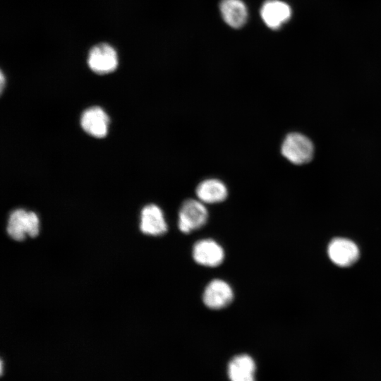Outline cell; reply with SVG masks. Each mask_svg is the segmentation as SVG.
Instances as JSON below:
<instances>
[{
    "label": "cell",
    "instance_id": "cell-1",
    "mask_svg": "<svg viewBox=\"0 0 381 381\" xmlns=\"http://www.w3.org/2000/svg\"><path fill=\"white\" fill-rule=\"evenodd\" d=\"M281 153L289 162L302 165L311 161L314 145L306 135L298 132L287 134L281 145Z\"/></svg>",
    "mask_w": 381,
    "mask_h": 381
},
{
    "label": "cell",
    "instance_id": "cell-2",
    "mask_svg": "<svg viewBox=\"0 0 381 381\" xmlns=\"http://www.w3.org/2000/svg\"><path fill=\"white\" fill-rule=\"evenodd\" d=\"M208 217L209 213L203 202L198 199H186L179 210L178 228L182 233L189 234L203 227Z\"/></svg>",
    "mask_w": 381,
    "mask_h": 381
},
{
    "label": "cell",
    "instance_id": "cell-3",
    "mask_svg": "<svg viewBox=\"0 0 381 381\" xmlns=\"http://www.w3.org/2000/svg\"><path fill=\"white\" fill-rule=\"evenodd\" d=\"M40 231V220L32 211L16 209L9 215L7 232L16 241H23L26 236L35 237Z\"/></svg>",
    "mask_w": 381,
    "mask_h": 381
},
{
    "label": "cell",
    "instance_id": "cell-4",
    "mask_svg": "<svg viewBox=\"0 0 381 381\" xmlns=\"http://www.w3.org/2000/svg\"><path fill=\"white\" fill-rule=\"evenodd\" d=\"M234 291L229 283L220 279L210 281L202 293V301L212 310H221L232 302Z\"/></svg>",
    "mask_w": 381,
    "mask_h": 381
},
{
    "label": "cell",
    "instance_id": "cell-5",
    "mask_svg": "<svg viewBox=\"0 0 381 381\" xmlns=\"http://www.w3.org/2000/svg\"><path fill=\"white\" fill-rule=\"evenodd\" d=\"M192 255L198 264L214 267L222 263L225 253L222 246L216 241L212 238H203L194 243Z\"/></svg>",
    "mask_w": 381,
    "mask_h": 381
},
{
    "label": "cell",
    "instance_id": "cell-6",
    "mask_svg": "<svg viewBox=\"0 0 381 381\" xmlns=\"http://www.w3.org/2000/svg\"><path fill=\"white\" fill-rule=\"evenodd\" d=\"M87 64L95 73L104 74L112 72L118 66V56L115 49L108 44L93 47L87 56Z\"/></svg>",
    "mask_w": 381,
    "mask_h": 381
},
{
    "label": "cell",
    "instance_id": "cell-7",
    "mask_svg": "<svg viewBox=\"0 0 381 381\" xmlns=\"http://www.w3.org/2000/svg\"><path fill=\"white\" fill-rule=\"evenodd\" d=\"M109 119L102 108L92 106L85 109L81 114L80 123L87 134L102 138L107 135Z\"/></svg>",
    "mask_w": 381,
    "mask_h": 381
},
{
    "label": "cell",
    "instance_id": "cell-8",
    "mask_svg": "<svg viewBox=\"0 0 381 381\" xmlns=\"http://www.w3.org/2000/svg\"><path fill=\"white\" fill-rule=\"evenodd\" d=\"M328 255L335 265L348 267L358 260L359 250L357 246L351 240L336 238L328 246Z\"/></svg>",
    "mask_w": 381,
    "mask_h": 381
},
{
    "label": "cell",
    "instance_id": "cell-9",
    "mask_svg": "<svg viewBox=\"0 0 381 381\" xmlns=\"http://www.w3.org/2000/svg\"><path fill=\"white\" fill-rule=\"evenodd\" d=\"M140 229L147 235L161 236L168 230L164 213L155 204L145 205L141 210Z\"/></svg>",
    "mask_w": 381,
    "mask_h": 381
},
{
    "label": "cell",
    "instance_id": "cell-10",
    "mask_svg": "<svg viewBox=\"0 0 381 381\" xmlns=\"http://www.w3.org/2000/svg\"><path fill=\"white\" fill-rule=\"evenodd\" d=\"M291 15L289 6L279 0L265 1L260 9V16L267 27L278 29L287 22Z\"/></svg>",
    "mask_w": 381,
    "mask_h": 381
},
{
    "label": "cell",
    "instance_id": "cell-11",
    "mask_svg": "<svg viewBox=\"0 0 381 381\" xmlns=\"http://www.w3.org/2000/svg\"><path fill=\"white\" fill-rule=\"evenodd\" d=\"M195 194L198 199L204 204L219 203L226 199L228 188L222 180L208 178L198 184Z\"/></svg>",
    "mask_w": 381,
    "mask_h": 381
},
{
    "label": "cell",
    "instance_id": "cell-12",
    "mask_svg": "<svg viewBox=\"0 0 381 381\" xmlns=\"http://www.w3.org/2000/svg\"><path fill=\"white\" fill-rule=\"evenodd\" d=\"M255 364L247 354L234 356L228 365V375L231 381H255Z\"/></svg>",
    "mask_w": 381,
    "mask_h": 381
},
{
    "label": "cell",
    "instance_id": "cell-13",
    "mask_svg": "<svg viewBox=\"0 0 381 381\" xmlns=\"http://www.w3.org/2000/svg\"><path fill=\"white\" fill-rule=\"evenodd\" d=\"M222 16L234 28L242 27L248 18V10L241 0H222L219 5Z\"/></svg>",
    "mask_w": 381,
    "mask_h": 381
},
{
    "label": "cell",
    "instance_id": "cell-14",
    "mask_svg": "<svg viewBox=\"0 0 381 381\" xmlns=\"http://www.w3.org/2000/svg\"><path fill=\"white\" fill-rule=\"evenodd\" d=\"M0 81H1V91H2V90H3V87H4V76L2 72H1Z\"/></svg>",
    "mask_w": 381,
    "mask_h": 381
},
{
    "label": "cell",
    "instance_id": "cell-15",
    "mask_svg": "<svg viewBox=\"0 0 381 381\" xmlns=\"http://www.w3.org/2000/svg\"><path fill=\"white\" fill-rule=\"evenodd\" d=\"M2 369H3V361H1V374H2V373H3Z\"/></svg>",
    "mask_w": 381,
    "mask_h": 381
}]
</instances>
